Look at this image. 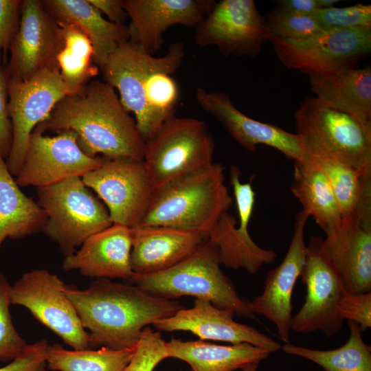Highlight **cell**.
I'll return each instance as SVG.
<instances>
[{
  "mask_svg": "<svg viewBox=\"0 0 371 371\" xmlns=\"http://www.w3.org/2000/svg\"><path fill=\"white\" fill-rule=\"evenodd\" d=\"M43 133L73 131L81 150L91 157L143 161L145 140L115 89L92 80L77 93L59 100L36 125Z\"/></svg>",
  "mask_w": 371,
  "mask_h": 371,
  "instance_id": "6da1fadb",
  "label": "cell"
},
{
  "mask_svg": "<svg viewBox=\"0 0 371 371\" xmlns=\"http://www.w3.org/2000/svg\"><path fill=\"white\" fill-rule=\"evenodd\" d=\"M64 292L89 333L91 347L134 348L144 328L183 308L174 299L107 278H97L84 290L66 284Z\"/></svg>",
  "mask_w": 371,
  "mask_h": 371,
  "instance_id": "7a4b0ae2",
  "label": "cell"
},
{
  "mask_svg": "<svg viewBox=\"0 0 371 371\" xmlns=\"http://www.w3.org/2000/svg\"><path fill=\"white\" fill-rule=\"evenodd\" d=\"M220 163L154 192L139 226H166L202 235L205 239L233 203Z\"/></svg>",
  "mask_w": 371,
  "mask_h": 371,
  "instance_id": "3957f363",
  "label": "cell"
},
{
  "mask_svg": "<svg viewBox=\"0 0 371 371\" xmlns=\"http://www.w3.org/2000/svg\"><path fill=\"white\" fill-rule=\"evenodd\" d=\"M220 265L216 247L205 239L192 254L172 267L155 273H135L128 282L157 297L192 296L239 317L256 319Z\"/></svg>",
  "mask_w": 371,
  "mask_h": 371,
  "instance_id": "277c9868",
  "label": "cell"
},
{
  "mask_svg": "<svg viewBox=\"0 0 371 371\" xmlns=\"http://www.w3.org/2000/svg\"><path fill=\"white\" fill-rule=\"evenodd\" d=\"M214 147L203 121L175 115L165 121L145 142L143 163L154 190L211 166Z\"/></svg>",
  "mask_w": 371,
  "mask_h": 371,
  "instance_id": "5b68a950",
  "label": "cell"
},
{
  "mask_svg": "<svg viewBox=\"0 0 371 371\" xmlns=\"http://www.w3.org/2000/svg\"><path fill=\"white\" fill-rule=\"evenodd\" d=\"M294 119L304 155L335 159L371 175V136L355 119L315 96L301 103Z\"/></svg>",
  "mask_w": 371,
  "mask_h": 371,
  "instance_id": "8992f818",
  "label": "cell"
},
{
  "mask_svg": "<svg viewBox=\"0 0 371 371\" xmlns=\"http://www.w3.org/2000/svg\"><path fill=\"white\" fill-rule=\"evenodd\" d=\"M36 190L37 203L47 216L43 232L58 245L65 256L113 224L105 205L81 177H70Z\"/></svg>",
  "mask_w": 371,
  "mask_h": 371,
  "instance_id": "52a82bcc",
  "label": "cell"
},
{
  "mask_svg": "<svg viewBox=\"0 0 371 371\" xmlns=\"http://www.w3.org/2000/svg\"><path fill=\"white\" fill-rule=\"evenodd\" d=\"M8 113L12 126V145L5 164L16 177L25 159L30 136L47 118L56 103L76 93L63 80L58 69H45L26 80H8Z\"/></svg>",
  "mask_w": 371,
  "mask_h": 371,
  "instance_id": "ba28073f",
  "label": "cell"
},
{
  "mask_svg": "<svg viewBox=\"0 0 371 371\" xmlns=\"http://www.w3.org/2000/svg\"><path fill=\"white\" fill-rule=\"evenodd\" d=\"M65 286L47 269H34L24 273L11 285L10 302L28 309L35 319L74 349H89V333L64 292Z\"/></svg>",
  "mask_w": 371,
  "mask_h": 371,
  "instance_id": "9c48e42d",
  "label": "cell"
},
{
  "mask_svg": "<svg viewBox=\"0 0 371 371\" xmlns=\"http://www.w3.org/2000/svg\"><path fill=\"white\" fill-rule=\"evenodd\" d=\"M322 236H312L306 246L300 277L306 293L304 304L292 317L291 330L303 334L321 331L329 337L342 328L344 319L338 305L346 289L322 251Z\"/></svg>",
  "mask_w": 371,
  "mask_h": 371,
  "instance_id": "30bf717a",
  "label": "cell"
},
{
  "mask_svg": "<svg viewBox=\"0 0 371 371\" xmlns=\"http://www.w3.org/2000/svg\"><path fill=\"white\" fill-rule=\"evenodd\" d=\"M106 207L113 223L140 225L154 193L143 161L102 157L101 166L82 177Z\"/></svg>",
  "mask_w": 371,
  "mask_h": 371,
  "instance_id": "8fae6325",
  "label": "cell"
},
{
  "mask_svg": "<svg viewBox=\"0 0 371 371\" xmlns=\"http://www.w3.org/2000/svg\"><path fill=\"white\" fill-rule=\"evenodd\" d=\"M269 41L285 67L308 74L351 67L353 63L371 51V32L322 30L306 38L271 36Z\"/></svg>",
  "mask_w": 371,
  "mask_h": 371,
  "instance_id": "7c38bea8",
  "label": "cell"
},
{
  "mask_svg": "<svg viewBox=\"0 0 371 371\" xmlns=\"http://www.w3.org/2000/svg\"><path fill=\"white\" fill-rule=\"evenodd\" d=\"M200 47L216 46L223 56L254 58L270 33L254 0H222L194 27Z\"/></svg>",
  "mask_w": 371,
  "mask_h": 371,
  "instance_id": "4fadbf2b",
  "label": "cell"
},
{
  "mask_svg": "<svg viewBox=\"0 0 371 371\" xmlns=\"http://www.w3.org/2000/svg\"><path fill=\"white\" fill-rule=\"evenodd\" d=\"M102 163V157H91L81 150L73 131L49 137L36 126L15 181L19 187L47 186L73 177L82 178Z\"/></svg>",
  "mask_w": 371,
  "mask_h": 371,
  "instance_id": "5bb4252c",
  "label": "cell"
},
{
  "mask_svg": "<svg viewBox=\"0 0 371 371\" xmlns=\"http://www.w3.org/2000/svg\"><path fill=\"white\" fill-rule=\"evenodd\" d=\"M63 45L61 27L43 1H22L19 26L4 69L8 79L26 80L41 70L58 69Z\"/></svg>",
  "mask_w": 371,
  "mask_h": 371,
  "instance_id": "9a60e30c",
  "label": "cell"
},
{
  "mask_svg": "<svg viewBox=\"0 0 371 371\" xmlns=\"http://www.w3.org/2000/svg\"><path fill=\"white\" fill-rule=\"evenodd\" d=\"M308 218L303 210L296 214L293 234L283 260L268 273L262 293L247 302L252 313L262 315L274 324L280 339L286 344L289 343L293 317V291L304 264V227Z\"/></svg>",
  "mask_w": 371,
  "mask_h": 371,
  "instance_id": "2e32d148",
  "label": "cell"
},
{
  "mask_svg": "<svg viewBox=\"0 0 371 371\" xmlns=\"http://www.w3.org/2000/svg\"><path fill=\"white\" fill-rule=\"evenodd\" d=\"M212 0H123L131 22L129 41L154 55L161 47L163 34L171 26L195 27L210 12Z\"/></svg>",
  "mask_w": 371,
  "mask_h": 371,
  "instance_id": "e0dca14e",
  "label": "cell"
},
{
  "mask_svg": "<svg viewBox=\"0 0 371 371\" xmlns=\"http://www.w3.org/2000/svg\"><path fill=\"white\" fill-rule=\"evenodd\" d=\"M234 314L218 308L207 300L196 298L191 308H182L175 315L155 322L159 330L188 331L200 340H214L231 344H249L275 352L280 344L256 328L236 322Z\"/></svg>",
  "mask_w": 371,
  "mask_h": 371,
  "instance_id": "ac0fdd59",
  "label": "cell"
},
{
  "mask_svg": "<svg viewBox=\"0 0 371 371\" xmlns=\"http://www.w3.org/2000/svg\"><path fill=\"white\" fill-rule=\"evenodd\" d=\"M196 99L201 109L215 117L246 150L254 152L257 145L265 144L294 161L304 155L296 133L247 116L233 104L227 93L208 91L198 87Z\"/></svg>",
  "mask_w": 371,
  "mask_h": 371,
  "instance_id": "d6986e66",
  "label": "cell"
},
{
  "mask_svg": "<svg viewBox=\"0 0 371 371\" xmlns=\"http://www.w3.org/2000/svg\"><path fill=\"white\" fill-rule=\"evenodd\" d=\"M321 247L351 293L371 292V225L341 218Z\"/></svg>",
  "mask_w": 371,
  "mask_h": 371,
  "instance_id": "ffe728a7",
  "label": "cell"
},
{
  "mask_svg": "<svg viewBox=\"0 0 371 371\" xmlns=\"http://www.w3.org/2000/svg\"><path fill=\"white\" fill-rule=\"evenodd\" d=\"M131 228L113 223L89 237L80 248L65 256L63 268L76 270L92 278L128 280L135 273L131 266Z\"/></svg>",
  "mask_w": 371,
  "mask_h": 371,
  "instance_id": "44dd1931",
  "label": "cell"
},
{
  "mask_svg": "<svg viewBox=\"0 0 371 371\" xmlns=\"http://www.w3.org/2000/svg\"><path fill=\"white\" fill-rule=\"evenodd\" d=\"M131 266L135 273L166 270L192 254L204 241L196 232L159 225L131 228Z\"/></svg>",
  "mask_w": 371,
  "mask_h": 371,
  "instance_id": "7402d4cb",
  "label": "cell"
},
{
  "mask_svg": "<svg viewBox=\"0 0 371 371\" xmlns=\"http://www.w3.org/2000/svg\"><path fill=\"white\" fill-rule=\"evenodd\" d=\"M312 92L333 109L355 119L371 136V69L346 67L308 74Z\"/></svg>",
  "mask_w": 371,
  "mask_h": 371,
  "instance_id": "603a6c76",
  "label": "cell"
},
{
  "mask_svg": "<svg viewBox=\"0 0 371 371\" xmlns=\"http://www.w3.org/2000/svg\"><path fill=\"white\" fill-rule=\"evenodd\" d=\"M185 52L183 43L177 41L169 46L164 56L155 57L147 54L145 58L138 91L148 109L152 135L165 121L175 115L179 89L172 75L181 65Z\"/></svg>",
  "mask_w": 371,
  "mask_h": 371,
  "instance_id": "cb8c5ba5",
  "label": "cell"
},
{
  "mask_svg": "<svg viewBox=\"0 0 371 371\" xmlns=\"http://www.w3.org/2000/svg\"><path fill=\"white\" fill-rule=\"evenodd\" d=\"M239 225L228 212L219 218L206 240L217 248L221 264L234 269H243L255 274L264 264L273 262L276 253L257 245L248 232L254 204L245 202L236 205Z\"/></svg>",
  "mask_w": 371,
  "mask_h": 371,
  "instance_id": "d4e9b609",
  "label": "cell"
},
{
  "mask_svg": "<svg viewBox=\"0 0 371 371\" xmlns=\"http://www.w3.org/2000/svg\"><path fill=\"white\" fill-rule=\"evenodd\" d=\"M47 10L57 22L78 27L89 38L94 63L100 69L106 58L129 41L128 25L104 19L88 0H44Z\"/></svg>",
  "mask_w": 371,
  "mask_h": 371,
  "instance_id": "484cf974",
  "label": "cell"
},
{
  "mask_svg": "<svg viewBox=\"0 0 371 371\" xmlns=\"http://www.w3.org/2000/svg\"><path fill=\"white\" fill-rule=\"evenodd\" d=\"M168 358L186 362L192 371H234L267 359L271 352L249 344L223 346L203 340L172 338L166 342Z\"/></svg>",
  "mask_w": 371,
  "mask_h": 371,
  "instance_id": "4316f807",
  "label": "cell"
},
{
  "mask_svg": "<svg viewBox=\"0 0 371 371\" xmlns=\"http://www.w3.org/2000/svg\"><path fill=\"white\" fill-rule=\"evenodd\" d=\"M326 176L337 200L341 218L371 224V175H365L343 161L304 155Z\"/></svg>",
  "mask_w": 371,
  "mask_h": 371,
  "instance_id": "83f0119b",
  "label": "cell"
},
{
  "mask_svg": "<svg viewBox=\"0 0 371 371\" xmlns=\"http://www.w3.org/2000/svg\"><path fill=\"white\" fill-rule=\"evenodd\" d=\"M44 210L20 189L0 154V246L6 238L19 239L43 231Z\"/></svg>",
  "mask_w": 371,
  "mask_h": 371,
  "instance_id": "f1b7e54d",
  "label": "cell"
},
{
  "mask_svg": "<svg viewBox=\"0 0 371 371\" xmlns=\"http://www.w3.org/2000/svg\"><path fill=\"white\" fill-rule=\"evenodd\" d=\"M291 192L326 234L340 223L339 205L326 176L305 155L295 161Z\"/></svg>",
  "mask_w": 371,
  "mask_h": 371,
  "instance_id": "f546056e",
  "label": "cell"
},
{
  "mask_svg": "<svg viewBox=\"0 0 371 371\" xmlns=\"http://www.w3.org/2000/svg\"><path fill=\"white\" fill-rule=\"evenodd\" d=\"M350 337L342 346L330 350L311 349L285 344L281 346L289 355L310 360L325 371H371V347L361 336L359 325L348 321Z\"/></svg>",
  "mask_w": 371,
  "mask_h": 371,
  "instance_id": "4dcf8cb0",
  "label": "cell"
},
{
  "mask_svg": "<svg viewBox=\"0 0 371 371\" xmlns=\"http://www.w3.org/2000/svg\"><path fill=\"white\" fill-rule=\"evenodd\" d=\"M63 38L57 65L63 82L75 93L96 76L93 48L87 36L76 25L58 23Z\"/></svg>",
  "mask_w": 371,
  "mask_h": 371,
  "instance_id": "1f68e13d",
  "label": "cell"
},
{
  "mask_svg": "<svg viewBox=\"0 0 371 371\" xmlns=\"http://www.w3.org/2000/svg\"><path fill=\"white\" fill-rule=\"evenodd\" d=\"M135 348L101 347L98 350H71L59 344H49L47 366L54 371H122L131 361Z\"/></svg>",
  "mask_w": 371,
  "mask_h": 371,
  "instance_id": "d6a6232c",
  "label": "cell"
},
{
  "mask_svg": "<svg viewBox=\"0 0 371 371\" xmlns=\"http://www.w3.org/2000/svg\"><path fill=\"white\" fill-rule=\"evenodd\" d=\"M313 17L322 30L343 29L371 32V5L318 8Z\"/></svg>",
  "mask_w": 371,
  "mask_h": 371,
  "instance_id": "836d02e7",
  "label": "cell"
},
{
  "mask_svg": "<svg viewBox=\"0 0 371 371\" xmlns=\"http://www.w3.org/2000/svg\"><path fill=\"white\" fill-rule=\"evenodd\" d=\"M265 19L271 36L281 39L306 38L322 30L313 16L297 15L278 6Z\"/></svg>",
  "mask_w": 371,
  "mask_h": 371,
  "instance_id": "e575fe53",
  "label": "cell"
},
{
  "mask_svg": "<svg viewBox=\"0 0 371 371\" xmlns=\"http://www.w3.org/2000/svg\"><path fill=\"white\" fill-rule=\"evenodd\" d=\"M10 286L5 276L0 273V360L12 361L28 344L16 330L10 312Z\"/></svg>",
  "mask_w": 371,
  "mask_h": 371,
  "instance_id": "d590c367",
  "label": "cell"
},
{
  "mask_svg": "<svg viewBox=\"0 0 371 371\" xmlns=\"http://www.w3.org/2000/svg\"><path fill=\"white\" fill-rule=\"evenodd\" d=\"M166 358V342L160 332L146 326L142 332L131 361L122 371H153Z\"/></svg>",
  "mask_w": 371,
  "mask_h": 371,
  "instance_id": "8d00e7d4",
  "label": "cell"
},
{
  "mask_svg": "<svg viewBox=\"0 0 371 371\" xmlns=\"http://www.w3.org/2000/svg\"><path fill=\"white\" fill-rule=\"evenodd\" d=\"M343 319L359 325L361 331L371 327V292L351 293L344 291L338 305Z\"/></svg>",
  "mask_w": 371,
  "mask_h": 371,
  "instance_id": "74e56055",
  "label": "cell"
},
{
  "mask_svg": "<svg viewBox=\"0 0 371 371\" xmlns=\"http://www.w3.org/2000/svg\"><path fill=\"white\" fill-rule=\"evenodd\" d=\"M21 6V0H0V61L18 30Z\"/></svg>",
  "mask_w": 371,
  "mask_h": 371,
  "instance_id": "f35d334b",
  "label": "cell"
},
{
  "mask_svg": "<svg viewBox=\"0 0 371 371\" xmlns=\"http://www.w3.org/2000/svg\"><path fill=\"white\" fill-rule=\"evenodd\" d=\"M49 344L41 339L28 344L25 350L0 371H47L46 353Z\"/></svg>",
  "mask_w": 371,
  "mask_h": 371,
  "instance_id": "ab89813d",
  "label": "cell"
},
{
  "mask_svg": "<svg viewBox=\"0 0 371 371\" xmlns=\"http://www.w3.org/2000/svg\"><path fill=\"white\" fill-rule=\"evenodd\" d=\"M8 77L0 65V154L6 159L12 145V126L8 113Z\"/></svg>",
  "mask_w": 371,
  "mask_h": 371,
  "instance_id": "60d3db41",
  "label": "cell"
},
{
  "mask_svg": "<svg viewBox=\"0 0 371 371\" xmlns=\"http://www.w3.org/2000/svg\"><path fill=\"white\" fill-rule=\"evenodd\" d=\"M100 13L105 14L109 21L124 24L128 14L124 8L123 0H88Z\"/></svg>",
  "mask_w": 371,
  "mask_h": 371,
  "instance_id": "b9f144b4",
  "label": "cell"
},
{
  "mask_svg": "<svg viewBox=\"0 0 371 371\" xmlns=\"http://www.w3.org/2000/svg\"><path fill=\"white\" fill-rule=\"evenodd\" d=\"M276 2L278 7L301 16H313L318 9L316 0H279Z\"/></svg>",
  "mask_w": 371,
  "mask_h": 371,
  "instance_id": "7bdbcfd3",
  "label": "cell"
},
{
  "mask_svg": "<svg viewBox=\"0 0 371 371\" xmlns=\"http://www.w3.org/2000/svg\"><path fill=\"white\" fill-rule=\"evenodd\" d=\"M339 2V0H316L318 8H326L333 7L334 5Z\"/></svg>",
  "mask_w": 371,
  "mask_h": 371,
  "instance_id": "ee69618b",
  "label": "cell"
},
{
  "mask_svg": "<svg viewBox=\"0 0 371 371\" xmlns=\"http://www.w3.org/2000/svg\"><path fill=\"white\" fill-rule=\"evenodd\" d=\"M258 364V363H251L244 367L242 370L243 371H256Z\"/></svg>",
  "mask_w": 371,
  "mask_h": 371,
  "instance_id": "f6af8a7d",
  "label": "cell"
}]
</instances>
